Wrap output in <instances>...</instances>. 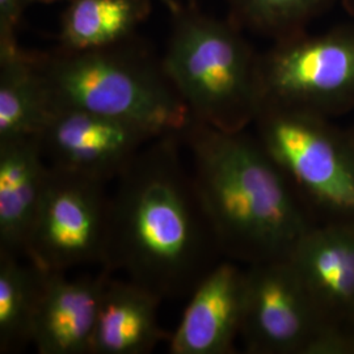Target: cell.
Listing matches in <instances>:
<instances>
[{
    "label": "cell",
    "instance_id": "6da1fadb",
    "mask_svg": "<svg viewBox=\"0 0 354 354\" xmlns=\"http://www.w3.org/2000/svg\"><path fill=\"white\" fill-rule=\"evenodd\" d=\"M181 134L149 143L115 178L105 268L162 301L189 297L223 259L181 156Z\"/></svg>",
    "mask_w": 354,
    "mask_h": 354
},
{
    "label": "cell",
    "instance_id": "7a4b0ae2",
    "mask_svg": "<svg viewBox=\"0 0 354 354\" xmlns=\"http://www.w3.org/2000/svg\"><path fill=\"white\" fill-rule=\"evenodd\" d=\"M181 140L221 254L244 266L289 259L315 223L253 131L192 121Z\"/></svg>",
    "mask_w": 354,
    "mask_h": 354
},
{
    "label": "cell",
    "instance_id": "3957f363",
    "mask_svg": "<svg viewBox=\"0 0 354 354\" xmlns=\"http://www.w3.org/2000/svg\"><path fill=\"white\" fill-rule=\"evenodd\" d=\"M51 106L73 108L181 134L189 109L158 59L133 39L102 49L36 53Z\"/></svg>",
    "mask_w": 354,
    "mask_h": 354
},
{
    "label": "cell",
    "instance_id": "277c9868",
    "mask_svg": "<svg viewBox=\"0 0 354 354\" xmlns=\"http://www.w3.org/2000/svg\"><path fill=\"white\" fill-rule=\"evenodd\" d=\"M162 62L192 121L225 131L252 127L263 104L260 54L234 20L183 6L172 15Z\"/></svg>",
    "mask_w": 354,
    "mask_h": 354
},
{
    "label": "cell",
    "instance_id": "5b68a950",
    "mask_svg": "<svg viewBox=\"0 0 354 354\" xmlns=\"http://www.w3.org/2000/svg\"><path fill=\"white\" fill-rule=\"evenodd\" d=\"M253 134L315 225L354 223V143L332 118L263 102Z\"/></svg>",
    "mask_w": 354,
    "mask_h": 354
},
{
    "label": "cell",
    "instance_id": "8992f818",
    "mask_svg": "<svg viewBox=\"0 0 354 354\" xmlns=\"http://www.w3.org/2000/svg\"><path fill=\"white\" fill-rule=\"evenodd\" d=\"M263 102L335 118L354 112V24L299 30L260 54Z\"/></svg>",
    "mask_w": 354,
    "mask_h": 354
},
{
    "label": "cell",
    "instance_id": "52a82bcc",
    "mask_svg": "<svg viewBox=\"0 0 354 354\" xmlns=\"http://www.w3.org/2000/svg\"><path fill=\"white\" fill-rule=\"evenodd\" d=\"M105 183L51 168L24 257L45 272L105 266L111 194Z\"/></svg>",
    "mask_w": 354,
    "mask_h": 354
},
{
    "label": "cell",
    "instance_id": "ba28073f",
    "mask_svg": "<svg viewBox=\"0 0 354 354\" xmlns=\"http://www.w3.org/2000/svg\"><path fill=\"white\" fill-rule=\"evenodd\" d=\"M241 339L251 354H337L288 259L245 266Z\"/></svg>",
    "mask_w": 354,
    "mask_h": 354
},
{
    "label": "cell",
    "instance_id": "9c48e42d",
    "mask_svg": "<svg viewBox=\"0 0 354 354\" xmlns=\"http://www.w3.org/2000/svg\"><path fill=\"white\" fill-rule=\"evenodd\" d=\"M37 137L49 167L108 184L163 136L108 115L57 108Z\"/></svg>",
    "mask_w": 354,
    "mask_h": 354
},
{
    "label": "cell",
    "instance_id": "30bf717a",
    "mask_svg": "<svg viewBox=\"0 0 354 354\" xmlns=\"http://www.w3.org/2000/svg\"><path fill=\"white\" fill-rule=\"evenodd\" d=\"M288 260L337 354H354V223L314 225Z\"/></svg>",
    "mask_w": 354,
    "mask_h": 354
},
{
    "label": "cell",
    "instance_id": "8fae6325",
    "mask_svg": "<svg viewBox=\"0 0 354 354\" xmlns=\"http://www.w3.org/2000/svg\"><path fill=\"white\" fill-rule=\"evenodd\" d=\"M245 266L221 259L192 291L176 329L171 354H230L241 339Z\"/></svg>",
    "mask_w": 354,
    "mask_h": 354
},
{
    "label": "cell",
    "instance_id": "7c38bea8",
    "mask_svg": "<svg viewBox=\"0 0 354 354\" xmlns=\"http://www.w3.org/2000/svg\"><path fill=\"white\" fill-rule=\"evenodd\" d=\"M112 274L105 266L77 277L45 272L32 336L38 353L91 354L102 291Z\"/></svg>",
    "mask_w": 354,
    "mask_h": 354
},
{
    "label": "cell",
    "instance_id": "4fadbf2b",
    "mask_svg": "<svg viewBox=\"0 0 354 354\" xmlns=\"http://www.w3.org/2000/svg\"><path fill=\"white\" fill-rule=\"evenodd\" d=\"M49 172L38 137L0 140V253L24 257Z\"/></svg>",
    "mask_w": 354,
    "mask_h": 354
},
{
    "label": "cell",
    "instance_id": "5bb4252c",
    "mask_svg": "<svg viewBox=\"0 0 354 354\" xmlns=\"http://www.w3.org/2000/svg\"><path fill=\"white\" fill-rule=\"evenodd\" d=\"M162 302L138 283L111 276L102 291L91 354L150 353L162 340H169L158 320Z\"/></svg>",
    "mask_w": 354,
    "mask_h": 354
},
{
    "label": "cell",
    "instance_id": "9a60e30c",
    "mask_svg": "<svg viewBox=\"0 0 354 354\" xmlns=\"http://www.w3.org/2000/svg\"><path fill=\"white\" fill-rule=\"evenodd\" d=\"M53 112L36 53L0 49V140L37 137Z\"/></svg>",
    "mask_w": 354,
    "mask_h": 354
},
{
    "label": "cell",
    "instance_id": "2e32d148",
    "mask_svg": "<svg viewBox=\"0 0 354 354\" xmlns=\"http://www.w3.org/2000/svg\"><path fill=\"white\" fill-rule=\"evenodd\" d=\"M152 0H70L61 19L58 48L93 50L134 38Z\"/></svg>",
    "mask_w": 354,
    "mask_h": 354
},
{
    "label": "cell",
    "instance_id": "e0dca14e",
    "mask_svg": "<svg viewBox=\"0 0 354 354\" xmlns=\"http://www.w3.org/2000/svg\"><path fill=\"white\" fill-rule=\"evenodd\" d=\"M45 270L26 257L0 253V353L32 344Z\"/></svg>",
    "mask_w": 354,
    "mask_h": 354
},
{
    "label": "cell",
    "instance_id": "ac0fdd59",
    "mask_svg": "<svg viewBox=\"0 0 354 354\" xmlns=\"http://www.w3.org/2000/svg\"><path fill=\"white\" fill-rule=\"evenodd\" d=\"M231 20L273 39L299 30L335 0H227Z\"/></svg>",
    "mask_w": 354,
    "mask_h": 354
},
{
    "label": "cell",
    "instance_id": "d6986e66",
    "mask_svg": "<svg viewBox=\"0 0 354 354\" xmlns=\"http://www.w3.org/2000/svg\"><path fill=\"white\" fill-rule=\"evenodd\" d=\"M26 0H0V49L19 45L17 32Z\"/></svg>",
    "mask_w": 354,
    "mask_h": 354
},
{
    "label": "cell",
    "instance_id": "ffe728a7",
    "mask_svg": "<svg viewBox=\"0 0 354 354\" xmlns=\"http://www.w3.org/2000/svg\"><path fill=\"white\" fill-rule=\"evenodd\" d=\"M158 1L162 3L165 8H167V11L171 13V15L176 13L183 7L177 0H158Z\"/></svg>",
    "mask_w": 354,
    "mask_h": 354
},
{
    "label": "cell",
    "instance_id": "44dd1931",
    "mask_svg": "<svg viewBox=\"0 0 354 354\" xmlns=\"http://www.w3.org/2000/svg\"><path fill=\"white\" fill-rule=\"evenodd\" d=\"M344 3L351 10V12L354 13V0H344Z\"/></svg>",
    "mask_w": 354,
    "mask_h": 354
},
{
    "label": "cell",
    "instance_id": "7402d4cb",
    "mask_svg": "<svg viewBox=\"0 0 354 354\" xmlns=\"http://www.w3.org/2000/svg\"><path fill=\"white\" fill-rule=\"evenodd\" d=\"M51 1H55V0H26L28 4H32V3H51Z\"/></svg>",
    "mask_w": 354,
    "mask_h": 354
},
{
    "label": "cell",
    "instance_id": "603a6c76",
    "mask_svg": "<svg viewBox=\"0 0 354 354\" xmlns=\"http://www.w3.org/2000/svg\"><path fill=\"white\" fill-rule=\"evenodd\" d=\"M348 131H349V134H351V137H352V140H353L354 143V124L352 125V127L348 129Z\"/></svg>",
    "mask_w": 354,
    "mask_h": 354
},
{
    "label": "cell",
    "instance_id": "cb8c5ba5",
    "mask_svg": "<svg viewBox=\"0 0 354 354\" xmlns=\"http://www.w3.org/2000/svg\"><path fill=\"white\" fill-rule=\"evenodd\" d=\"M189 4H196V0H189Z\"/></svg>",
    "mask_w": 354,
    "mask_h": 354
}]
</instances>
